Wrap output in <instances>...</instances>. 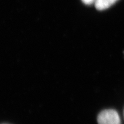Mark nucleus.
<instances>
[{
  "label": "nucleus",
  "mask_w": 124,
  "mask_h": 124,
  "mask_svg": "<svg viewBox=\"0 0 124 124\" xmlns=\"http://www.w3.org/2000/svg\"><path fill=\"white\" fill-rule=\"evenodd\" d=\"M82 1L86 5H90L93 3L95 2L96 0H82Z\"/></svg>",
  "instance_id": "7ed1b4c3"
},
{
  "label": "nucleus",
  "mask_w": 124,
  "mask_h": 124,
  "mask_svg": "<svg viewBox=\"0 0 124 124\" xmlns=\"http://www.w3.org/2000/svg\"></svg>",
  "instance_id": "20e7f679"
},
{
  "label": "nucleus",
  "mask_w": 124,
  "mask_h": 124,
  "mask_svg": "<svg viewBox=\"0 0 124 124\" xmlns=\"http://www.w3.org/2000/svg\"><path fill=\"white\" fill-rule=\"evenodd\" d=\"M98 124H121L118 113L114 109H106L101 111L97 117Z\"/></svg>",
  "instance_id": "f257e3e1"
},
{
  "label": "nucleus",
  "mask_w": 124,
  "mask_h": 124,
  "mask_svg": "<svg viewBox=\"0 0 124 124\" xmlns=\"http://www.w3.org/2000/svg\"><path fill=\"white\" fill-rule=\"evenodd\" d=\"M118 0H96L95 7L98 10H103L113 5Z\"/></svg>",
  "instance_id": "f03ea898"
}]
</instances>
